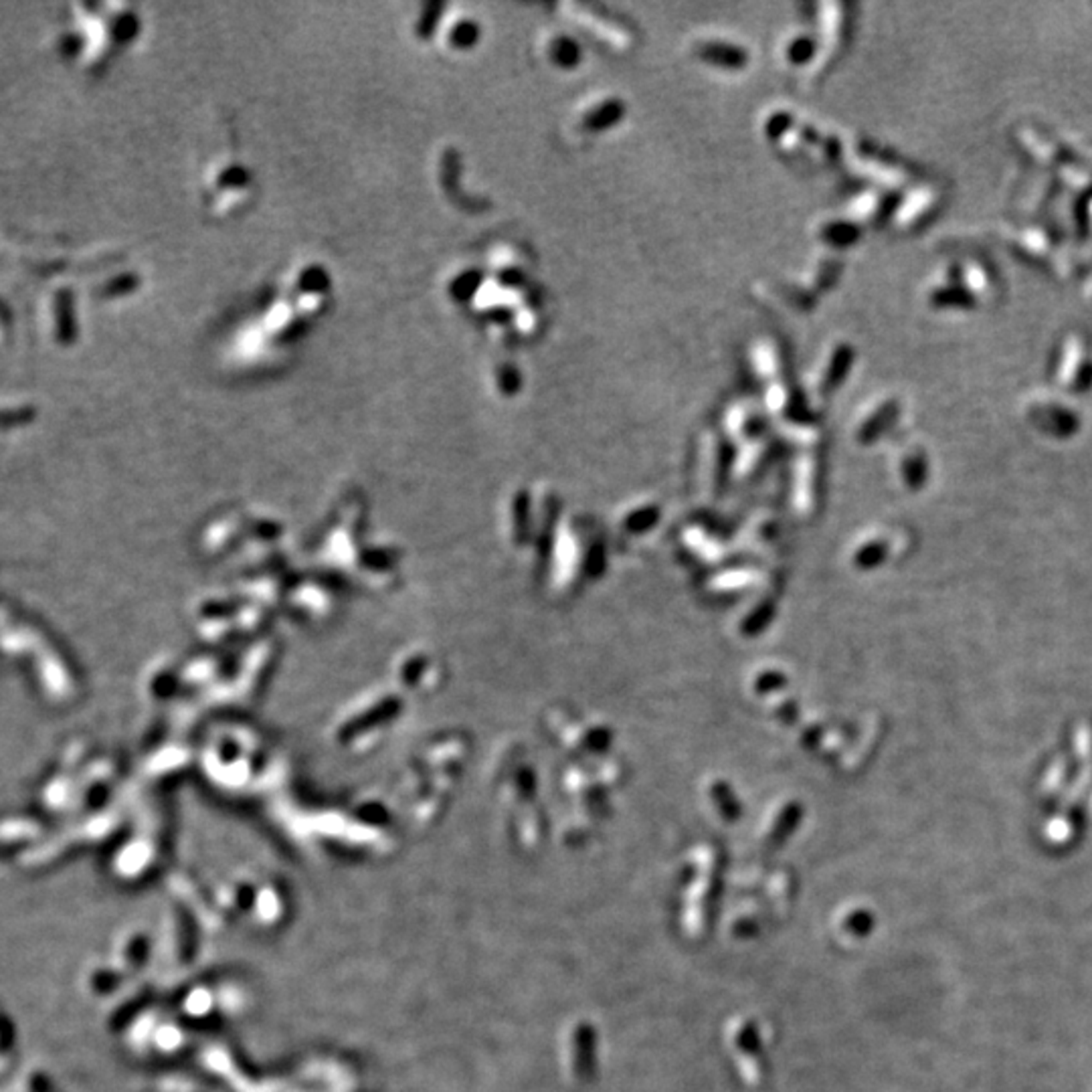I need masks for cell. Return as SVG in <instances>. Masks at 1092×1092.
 <instances>
[{
	"label": "cell",
	"instance_id": "1",
	"mask_svg": "<svg viewBox=\"0 0 1092 1092\" xmlns=\"http://www.w3.org/2000/svg\"><path fill=\"white\" fill-rule=\"evenodd\" d=\"M569 9H570V15H573L570 19L579 22L581 27L589 28V31H591L597 39H601V41L613 45V47H625V45L630 43V37L625 35V31H621V28L613 25V22L597 19L599 15L589 13L585 7H579V4Z\"/></svg>",
	"mask_w": 1092,
	"mask_h": 1092
},
{
	"label": "cell",
	"instance_id": "2",
	"mask_svg": "<svg viewBox=\"0 0 1092 1092\" xmlns=\"http://www.w3.org/2000/svg\"><path fill=\"white\" fill-rule=\"evenodd\" d=\"M55 326H57V340L61 345H71L76 342V310H73V297L67 290H59L55 297Z\"/></svg>",
	"mask_w": 1092,
	"mask_h": 1092
},
{
	"label": "cell",
	"instance_id": "3",
	"mask_svg": "<svg viewBox=\"0 0 1092 1092\" xmlns=\"http://www.w3.org/2000/svg\"><path fill=\"white\" fill-rule=\"evenodd\" d=\"M826 9L830 10V13L826 15V51H823L820 59H817V61L821 63V65L815 70V76H817V73H821L823 70H826V67H830L832 53L836 55V51L842 47V39H844V33H842V25H844L842 16L844 15L836 13L838 7H826Z\"/></svg>",
	"mask_w": 1092,
	"mask_h": 1092
},
{
	"label": "cell",
	"instance_id": "4",
	"mask_svg": "<svg viewBox=\"0 0 1092 1092\" xmlns=\"http://www.w3.org/2000/svg\"><path fill=\"white\" fill-rule=\"evenodd\" d=\"M621 118V104L615 100H605L597 106H589L581 116L583 128L599 130L605 125H611Z\"/></svg>",
	"mask_w": 1092,
	"mask_h": 1092
},
{
	"label": "cell",
	"instance_id": "5",
	"mask_svg": "<svg viewBox=\"0 0 1092 1092\" xmlns=\"http://www.w3.org/2000/svg\"><path fill=\"white\" fill-rule=\"evenodd\" d=\"M699 53L702 59L720 63L723 67H741L747 59V55L742 53L739 47H733V45H726L720 41L700 43Z\"/></svg>",
	"mask_w": 1092,
	"mask_h": 1092
},
{
	"label": "cell",
	"instance_id": "6",
	"mask_svg": "<svg viewBox=\"0 0 1092 1092\" xmlns=\"http://www.w3.org/2000/svg\"><path fill=\"white\" fill-rule=\"evenodd\" d=\"M551 47H552L551 51H552L554 61H557L558 65L570 67L573 63H577V57H579V49H577V43L570 41V39H567V37L554 39Z\"/></svg>",
	"mask_w": 1092,
	"mask_h": 1092
},
{
	"label": "cell",
	"instance_id": "7",
	"mask_svg": "<svg viewBox=\"0 0 1092 1092\" xmlns=\"http://www.w3.org/2000/svg\"><path fill=\"white\" fill-rule=\"evenodd\" d=\"M785 55H787V59L793 61V63L808 61L809 57L814 55V41H811L808 35H797L791 43L787 45Z\"/></svg>",
	"mask_w": 1092,
	"mask_h": 1092
},
{
	"label": "cell",
	"instance_id": "8",
	"mask_svg": "<svg viewBox=\"0 0 1092 1092\" xmlns=\"http://www.w3.org/2000/svg\"><path fill=\"white\" fill-rule=\"evenodd\" d=\"M936 304H957V306H969L973 304V297L965 294L961 290H939L935 296Z\"/></svg>",
	"mask_w": 1092,
	"mask_h": 1092
}]
</instances>
